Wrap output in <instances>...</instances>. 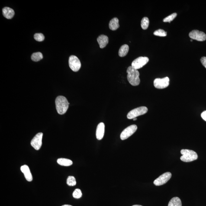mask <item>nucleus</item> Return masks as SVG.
<instances>
[{
  "mask_svg": "<svg viewBox=\"0 0 206 206\" xmlns=\"http://www.w3.org/2000/svg\"><path fill=\"white\" fill-rule=\"evenodd\" d=\"M3 14L5 18L11 19L14 17V12L12 8L9 7H5L3 8Z\"/></svg>",
  "mask_w": 206,
  "mask_h": 206,
  "instance_id": "obj_15",
  "label": "nucleus"
},
{
  "mask_svg": "<svg viewBox=\"0 0 206 206\" xmlns=\"http://www.w3.org/2000/svg\"><path fill=\"white\" fill-rule=\"evenodd\" d=\"M21 172L24 174L25 179L29 182H31L33 180L32 175L30 172V168L27 165H24L20 168Z\"/></svg>",
  "mask_w": 206,
  "mask_h": 206,
  "instance_id": "obj_12",
  "label": "nucleus"
},
{
  "mask_svg": "<svg viewBox=\"0 0 206 206\" xmlns=\"http://www.w3.org/2000/svg\"><path fill=\"white\" fill-rule=\"evenodd\" d=\"M32 60L34 62H38L43 59V55L40 52L33 53L31 56Z\"/></svg>",
  "mask_w": 206,
  "mask_h": 206,
  "instance_id": "obj_20",
  "label": "nucleus"
},
{
  "mask_svg": "<svg viewBox=\"0 0 206 206\" xmlns=\"http://www.w3.org/2000/svg\"><path fill=\"white\" fill-rule=\"evenodd\" d=\"M43 133H37L31 140V146L36 150H40L42 145V138Z\"/></svg>",
  "mask_w": 206,
  "mask_h": 206,
  "instance_id": "obj_11",
  "label": "nucleus"
},
{
  "mask_svg": "<svg viewBox=\"0 0 206 206\" xmlns=\"http://www.w3.org/2000/svg\"><path fill=\"white\" fill-rule=\"evenodd\" d=\"M177 15V13H173V14H171V15L168 16L164 19L163 21L165 22L170 23L171 21H172L176 17Z\"/></svg>",
  "mask_w": 206,
  "mask_h": 206,
  "instance_id": "obj_23",
  "label": "nucleus"
},
{
  "mask_svg": "<svg viewBox=\"0 0 206 206\" xmlns=\"http://www.w3.org/2000/svg\"><path fill=\"white\" fill-rule=\"evenodd\" d=\"M57 162L59 165L63 166H68L72 164V160L65 158H60L58 159Z\"/></svg>",
  "mask_w": 206,
  "mask_h": 206,
  "instance_id": "obj_17",
  "label": "nucleus"
},
{
  "mask_svg": "<svg viewBox=\"0 0 206 206\" xmlns=\"http://www.w3.org/2000/svg\"><path fill=\"white\" fill-rule=\"evenodd\" d=\"M109 27L110 30L113 31H114L118 29L120 27L118 18H114L110 20L109 24Z\"/></svg>",
  "mask_w": 206,
  "mask_h": 206,
  "instance_id": "obj_16",
  "label": "nucleus"
},
{
  "mask_svg": "<svg viewBox=\"0 0 206 206\" xmlns=\"http://www.w3.org/2000/svg\"><path fill=\"white\" fill-rule=\"evenodd\" d=\"M66 183L69 186H73L76 185V179L74 176H69L68 177L66 181Z\"/></svg>",
  "mask_w": 206,
  "mask_h": 206,
  "instance_id": "obj_22",
  "label": "nucleus"
},
{
  "mask_svg": "<svg viewBox=\"0 0 206 206\" xmlns=\"http://www.w3.org/2000/svg\"><path fill=\"white\" fill-rule=\"evenodd\" d=\"M137 126L135 124L131 125L125 129L120 135V138L122 140H124L132 136L136 131Z\"/></svg>",
  "mask_w": 206,
  "mask_h": 206,
  "instance_id": "obj_5",
  "label": "nucleus"
},
{
  "mask_svg": "<svg viewBox=\"0 0 206 206\" xmlns=\"http://www.w3.org/2000/svg\"><path fill=\"white\" fill-rule=\"evenodd\" d=\"M190 38L198 41H203L206 40V34L202 31L194 30L189 33Z\"/></svg>",
  "mask_w": 206,
  "mask_h": 206,
  "instance_id": "obj_10",
  "label": "nucleus"
},
{
  "mask_svg": "<svg viewBox=\"0 0 206 206\" xmlns=\"http://www.w3.org/2000/svg\"><path fill=\"white\" fill-rule=\"evenodd\" d=\"M137 120V118H134V119H133V120H134V121H136V120Z\"/></svg>",
  "mask_w": 206,
  "mask_h": 206,
  "instance_id": "obj_30",
  "label": "nucleus"
},
{
  "mask_svg": "<svg viewBox=\"0 0 206 206\" xmlns=\"http://www.w3.org/2000/svg\"><path fill=\"white\" fill-rule=\"evenodd\" d=\"M201 117L203 120L206 121V111H203L201 114Z\"/></svg>",
  "mask_w": 206,
  "mask_h": 206,
  "instance_id": "obj_28",
  "label": "nucleus"
},
{
  "mask_svg": "<svg viewBox=\"0 0 206 206\" xmlns=\"http://www.w3.org/2000/svg\"><path fill=\"white\" fill-rule=\"evenodd\" d=\"M155 36H161V37H164L167 35L166 32L162 29H159L155 31L153 33Z\"/></svg>",
  "mask_w": 206,
  "mask_h": 206,
  "instance_id": "obj_24",
  "label": "nucleus"
},
{
  "mask_svg": "<svg viewBox=\"0 0 206 206\" xmlns=\"http://www.w3.org/2000/svg\"><path fill=\"white\" fill-rule=\"evenodd\" d=\"M132 206H143L140 205H137V204H136V205H134Z\"/></svg>",
  "mask_w": 206,
  "mask_h": 206,
  "instance_id": "obj_31",
  "label": "nucleus"
},
{
  "mask_svg": "<svg viewBox=\"0 0 206 206\" xmlns=\"http://www.w3.org/2000/svg\"><path fill=\"white\" fill-rule=\"evenodd\" d=\"M127 79L130 85L133 86H137L140 83L139 78L140 74L137 69L130 66L127 69Z\"/></svg>",
  "mask_w": 206,
  "mask_h": 206,
  "instance_id": "obj_1",
  "label": "nucleus"
},
{
  "mask_svg": "<svg viewBox=\"0 0 206 206\" xmlns=\"http://www.w3.org/2000/svg\"><path fill=\"white\" fill-rule=\"evenodd\" d=\"M201 61L203 66L206 69V57L203 56V57H201Z\"/></svg>",
  "mask_w": 206,
  "mask_h": 206,
  "instance_id": "obj_27",
  "label": "nucleus"
},
{
  "mask_svg": "<svg viewBox=\"0 0 206 206\" xmlns=\"http://www.w3.org/2000/svg\"><path fill=\"white\" fill-rule=\"evenodd\" d=\"M129 50V46L127 44L123 45L121 46L118 52L119 56L120 57H124L127 54Z\"/></svg>",
  "mask_w": 206,
  "mask_h": 206,
  "instance_id": "obj_18",
  "label": "nucleus"
},
{
  "mask_svg": "<svg viewBox=\"0 0 206 206\" xmlns=\"http://www.w3.org/2000/svg\"><path fill=\"white\" fill-rule=\"evenodd\" d=\"M172 175V173L170 172H165L155 180L154 181L153 184L156 186H159L164 185L170 179Z\"/></svg>",
  "mask_w": 206,
  "mask_h": 206,
  "instance_id": "obj_9",
  "label": "nucleus"
},
{
  "mask_svg": "<svg viewBox=\"0 0 206 206\" xmlns=\"http://www.w3.org/2000/svg\"><path fill=\"white\" fill-rule=\"evenodd\" d=\"M191 42H192V40H191Z\"/></svg>",
  "mask_w": 206,
  "mask_h": 206,
  "instance_id": "obj_32",
  "label": "nucleus"
},
{
  "mask_svg": "<svg viewBox=\"0 0 206 206\" xmlns=\"http://www.w3.org/2000/svg\"><path fill=\"white\" fill-rule=\"evenodd\" d=\"M69 65L71 69L74 72L79 70L81 67V63L76 56H71L69 59Z\"/></svg>",
  "mask_w": 206,
  "mask_h": 206,
  "instance_id": "obj_6",
  "label": "nucleus"
},
{
  "mask_svg": "<svg viewBox=\"0 0 206 206\" xmlns=\"http://www.w3.org/2000/svg\"><path fill=\"white\" fill-rule=\"evenodd\" d=\"M105 133V124L103 123H99L96 129V136L97 139L101 140L104 137Z\"/></svg>",
  "mask_w": 206,
  "mask_h": 206,
  "instance_id": "obj_13",
  "label": "nucleus"
},
{
  "mask_svg": "<svg viewBox=\"0 0 206 206\" xmlns=\"http://www.w3.org/2000/svg\"><path fill=\"white\" fill-rule=\"evenodd\" d=\"M100 47L101 49L104 48L108 43V38L105 35H101L97 39Z\"/></svg>",
  "mask_w": 206,
  "mask_h": 206,
  "instance_id": "obj_14",
  "label": "nucleus"
},
{
  "mask_svg": "<svg viewBox=\"0 0 206 206\" xmlns=\"http://www.w3.org/2000/svg\"><path fill=\"white\" fill-rule=\"evenodd\" d=\"M149 61V59L147 57L140 56L135 59L131 63V66L134 69H140Z\"/></svg>",
  "mask_w": 206,
  "mask_h": 206,
  "instance_id": "obj_8",
  "label": "nucleus"
},
{
  "mask_svg": "<svg viewBox=\"0 0 206 206\" xmlns=\"http://www.w3.org/2000/svg\"><path fill=\"white\" fill-rule=\"evenodd\" d=\"M182 156L180 157L181 161L185 162H189L196 160L198 159V155L193 150L188 149H182L181 151Z\"/></svg>",
  "mask_w": 206,
  "mask_h": 206,
  "instance_id": "obj_3",
  "label": "nucleus"
},
{
  "mask_svg": "<svg viewBox=\"0 0 206 206\" xmlns=\"http://www.w3.org/2000/svg\"><path fill=\"white\" fill-rule=\"evenodd\" d=\"M55 102L58 114H65L69 108V104L66 98L63 96H58L56 98Z\"/></svg>",
  "mask_w": 206,
  "mask_h": 206,
  "instance_id": "obj_2",
  "label": "nucleus"
},
{
  "mask_svg": "<svg viewBox=\"0 0 206 206\" xmlns=\"http://www.w3.org/2000/svg\"><path fill=\"white\" fill-rule=\"evenodd\" d=\"M62 206H72L70 205H69V204H65V205H63Z\"/></svg>",
  "mask_w": 206,
  "mask_h": 206,
  "instance_id": "obj_29",
  "label": "nucleus"
},
{
  "mask_svg": "<svg viewBox=\"0 0 206 206\" xmlns=\"http://www.w3.org/2000/svg\"><path fill=\"white\" fill-rule=\"evenodd\" d=\"M72 196L74 198H79L82 197V193L80 189L79 188H76L75 189L72 194Z\"/></svg>",
  "mask_w": 206,
  "mask_h": 206,
  "instance_id": "obj_25",
  "label": "nucleus"
},
{
  "mask_svg": "<svg viewBox=\"0 0 206 206\" xmlns=\"http://www.w3.org/2000/svg\"><path fill=\"white\" fill-rule=\"evenodd\" d=\"M168 206H182L181 200L179 197H173L169 201Z\"/></svg>",
  "mask_w": 206,
  "mask_h": 206,
  "instance_id": "obj_19",
  "label": "nucleus"
},
{
  "mask_svg": "<svg viewBox=\"0 0 206 206\" xmlns=\"http://www.w3.org/2000/svg\"><path fill=\"white\" fill-rule=\"evenodd\" d=\"M169 79L168 77L163 78H156L153 82L155 88L158 89H163L169 85Z\"/></svg>",
  "mask_w": 206,
  "mask_h": 206,
  "instance_id": "obj_7",
  "label": "nucleus"
},
{
  "mask_svg": "<svg viewBox=\"0 0 206 206\" xmlns=\"http://www.w3.org/2000/svg\"><path fill=\"white\" fill-rule=\"evenodd\" d=\"M34 38L37 41L41 42L44 40L45 37L44 35L42 33H36L34 34Z\"/></svg>",
  "mask_w": 206,
  "mask_h": 206,
  "instance_id": "obj_26",
  "label": "nucleus"
},
{
  "mask_svg": "<svg viewBox=\"0 0 206 206\" xmlns=\"http://www.w3.org/2000/svg\"><path fill=\"white\" fill-rule=\"evenodd\" d=\"M148 108L146 107H138L131 110L128 113L127 115V118L128 119H133L138 116L146 114Z\"/></svg>",
  "mask_w": 206,
  "mask_h": 206,
  "instance_id": "obj_4",
  "label": "nucleus"
},
{
  "mask_svg": "<svg viewBox=\"0 0 206 206\" xmlns=\"http://www.w3.org/2000/svg\"><path fill=\"white\" fill-rule=\"evenodd\" d=\"M149 18L146 17H143L141 21V26L143 30H146L149 27Z\"/></svg>",
  "mask_w": 206,
  "mask_h": 206,
  "instance_id": "obj_21",
  "label": "nucleus"
}]
</instances>
